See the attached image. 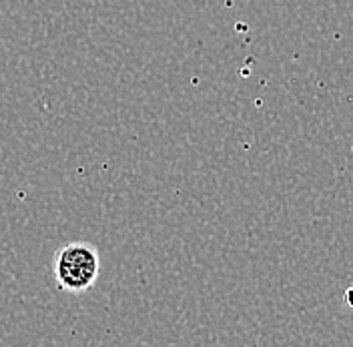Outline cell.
<instances>
[{"label":"cell","mask_w":353,"mask_h":347,"mask_svg":"<svg viewBox=\"0 0 353 347\" xmlns=\"http://www.w3.org/2000/svg\"><path fill=\"white\" fill-rule=\"evenodd\" d=\"M345 304L353 309V287H350V289L345 291Z\"/></svg>","instance_id":"obj_2"},{"label":"cell","mask_w":353,"mask_h":347,"mask_svg":"<svg viewBox=\"0 0 353 347\" xmlns=\"http://www.w3.org/2000/svg\"><path fill=\"white\" fill-rule=\"evenodd\" d=\"M101 273L99 251L83 241L68 243L54 257V277L61 289L68 293H83L90 289Z\"/></svg>","instance_id":"obj_1"}]
</instances>
